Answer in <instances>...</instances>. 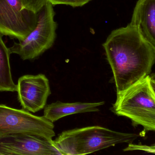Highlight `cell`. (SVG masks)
Masks as SVG:
<instances>
[{
    "label": "cell",
    "mask_w": 155,
    "mask_h": 155,
    "mask_svg": "<svg viewBox=\"0 0 155 155\" xmlns=\"http://www.w3.org/2000/svg\"><path fill=\"white\" fill-rule=\"evenodd\" d=\"M113 72L117 93L149 75L155 49L130 23L111 32L103 44Z\"/></svg>",
    "instance_id": "1"
},
{
    "label": "cell",
    "mask_w": 155,
    "mask_h": 155,
    "mask_svg": "<svg viewBox=\"0 0 155 155\" xmlns=\"http://www.w3.org/2000/svg\"><path fill=\"white\" fill-rule=\"evenodd\" d=\"M135 133H120L99 126L64 131L54 141L62 155H86L118 144L132 143Z\"/></svg>",
    "instance_id": "2"
},
{
    "label": "cell",
    "mask_w": 155,
    "mask_h": 155,
    "mask_svg": "<svg viewBox=\"0 0 155 155\" xmlns=\"http://www.w3.org/2000/svg\"><path fill=\"white\" fill-rule=\"evenodd\" d=\"M111 110L130 119L134 126L141 125L146 131L155 132V94L150 75L117 93Z\"/></svg>",
    "instance_id": "3"
},
{
    "label": "cell",
    "mask_w": 155,
    "mask_h": 155,
    "mask_svg": "<svg viewBox=\"0 0 155 155\" xmlns=\"http://www.w3.org/2000/svg\"><path fill=\"white\" fill-rule=\"evenodd\" d=\"M53 5L48 2L42 7L37 13L35 28L24 40L15 42L10 48L11 53L18 55L23 60H33L53 46L57 28Z\"/></svg>",
    "instance_id": "4"
},
{
    "label": "cell",
    "mask_w": 155,
    "mask_h": 155,
    "mask_svg": "<svg viewBox=\"0 0 155 155\" xmlns=\"http://www.w3.org/2000/svg\"><path fill=\"white\" fill-rule=\"evenodd\" d=\"M53 123L44 116H37L25 109L0 104V136L21 133L53 141L55 135Z\"/></svg>",
    "instance_id": "5"
},
{
    "label": "cell",
    "mask_w": 155,
    "mask_h": 155,
    "mask_svg": "<svg viewBox=\"0 0 155 155\" xmlns=\"http://www.w3.org/2000/svg\"><path fill=\"white\" fill-rule=\"evenodd\" d=\"M37 22V13L24 7L20 0H0V34L24 40Z\"/></svg>",
    "instance_id": "6"
},
{
    "label": "cell",
    "mask_w": 155,
    "mask_h": 155,
    "mask_svg": "<svg viewBox=\"0 0 155 155\" xmlns=\"http://www.w3.org/2000/svg\"><path fill=\"white\" fill-rule=\"evenodd\" d=\"M62 155L53 141L26 133L0 136V155Z\"/></svg>",
    "instance_id": "7"
},
{
    "label": "cell",
    "mask_w": 155,
    "mask_h": 155,
    "mask_svg": "<svg viewBox=\"0 0 155 155\" xmlns=\"http://www.w3.org/2000/svg\"><path fill=\"white\" fill-rule=\"evenodd\" d=\"M16 92L23 109L33 113L45 108L51 93L49 80L42 74L21 76L18 80Z\"/></svg>",
    "instance_id": "8"
},
{
    "label": "cell",
    "mask_w": 155,
    "mask_h": 155,
    "mask_svg": "<svg viewBox=\"0 0 155 155\" xmlns=\"http://www.w3.org/2000/svg\"><path fill=\"white\" fill-rule=\"evenodd\" d=\"M130 24L155 49V0H138Z\"/></svg>",
    "instance_id": "9"
},
{
    "label": "cell",
    "mask_w": 155,
    "mask_h": 155,
    "mask_svg": "<svg viewBox=\"0 0 155 155\" xmlns=\"http://www.w3.org/2000/svg\"><path fill=\"white\" fill-rule=\"evenodd\" d=\"M104 102L97 103H64L57 101L45 106L44 116L54 123L62 117L80 113L97 112L98 107L104 104Z\"/></svg>",
    "instance_id": "10"
},
{
    "label": "cell",
    "mask_w": 155,
    "mask_h": 155,
    "mask_svg": "<svg viewBox=\"0 0 155 155\" xmlns=\"http://www.w3.org/2000/svg\"><path fill=\"white\" fill-rule=\"evenodd\" d=\"M0 34V92H16L17 85L13 81L11 73L10 48H7Z\"/></svg>",
    "instance_id": "11"
},
{
    "label": "cell",
    "mask_w": 155,
    "mask_h": 155,
    "mask_svg": "<svg viewBox=\"0 0 155 155\" xmlns=\"http://www.w3.org/2000/svg\"><path fill=\"white\" fill-rule=\"evenodd\" d=\"M25 7L37 13L48 2L47 0H20Z\"/></svg>",
    "instance_id": "12"
},
{
    "label": "cell",
    "mask_w": 155,
    "mask_h": 155,
    "mask_svg": "<svg viewBox=\"0 0 155 155\" xmlns=\"http://www.w3.org/2000/svg\"><path fill=\"white\" fill-rule=\"evenodd\" d=\"M53 5H65L73 7H79L86 4L91 0H47Z\"/></svg>",
    "instance_id": "13"
},
{
    "label": "cell",
    "mask_w": 155,
    "mask_h": 155,
    "mask_svg": "<svg viewBox=\"0 0 155 155\" xmlns=\"http://www.w3.org/2000/svg\"><path fill=\"white\" fill-rule=\"evenodd\" d=\"M124 151H142L147 153L155 154V146L143 145L142 144H134L130 143L128 146L124 149Z\"/></svg>",
    "instance_id": "14"
},
{
    "label": "cell",
    "mask_w": 155,
    "mask_h": 155,
    "mask_svg": "<svg viewBox=\"0 0 155 155\" xmlns=\"http://www.w3.org/2000/svg\"><path fill=\"white\" fill-rule=\"evenodd\" d=\"M151 85H152V87H153V90L155 94V82H154L153 80H151Z\"/></svg>",
    "instance_id": "15"
},
{
    "label": "cell",
    "mask_w": 155,
    "mask_h": 155,
    "mask_svg": "<svg viewBox=\"0 0 155 155\" xmlns=\"http://www.w3.org/2000/svg\"><path fill=\"white\" fill-rule=\"evenodd\" d=\"M150 76L151 80H153V81L155 82V73L151 74V76Z\"/></svg>",
    "instance_id": "16"
},
{
    "label": "cell",
    "mask_w": 155,
    "mask_h": 155,
    "mask_svg": "<svg viewBox=\"0 0 155 155\" xmlns=\"http://www.w3.org/2000/svg\"><path fill=\"white\" fill-rule=\"evenodd\" d=\"M153 145L155 146V144H153Z\"/></svg>",
    "instance_id": "17"
}]
</instances>
